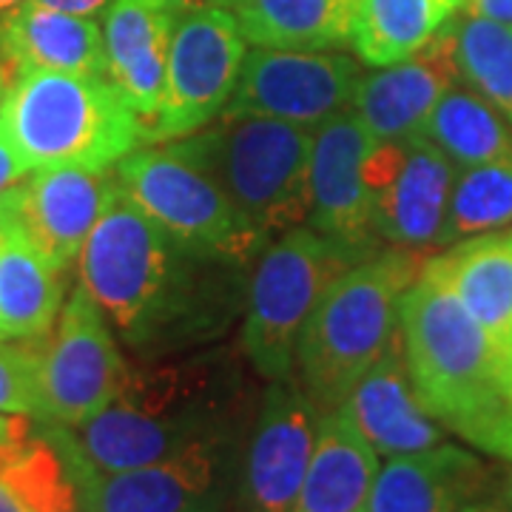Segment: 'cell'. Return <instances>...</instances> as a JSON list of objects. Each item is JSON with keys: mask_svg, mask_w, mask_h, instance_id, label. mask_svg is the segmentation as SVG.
<instances>
[{"mask_svg": "<svg viewBox=\"0 0 512 512\" xmlns=\"http://www.w3.org/2000/svg\"><path fill=\"white\" fill-rule=\"evenodd\" d=\"M151 3L171 12V15L185 12V9H197V6H225V0H151Z\"/></svg>", "mask_w": 512, "mask_h": 512, "instance_id": "cell-35", "label": "cell"}, {"mask_svg": "<svg viewBox=\"0 0 512 512\" xmlns=\"http://www.w3.org/2000/svg\"><path fill=\"white\" fill-rule=\"evenodd\" d=\"M342 407L384 458L421 453L444 444L441 424L421 407L410 382L399 336L356 382Z\"/></svg>", "mask_w": 512, "mask_h": 512, "instance_id": "cell-17", "label": "cell"}, {"mask_svg": "<svg viewBox=\"0 0 512 512\" xmlns=\"http://www.w3.org/2000/svg\"><path fill=\"white\" fill-rule=\"evenodd\" d=\"M461 512H512L507 501L501 498H476L473 504H467Z\"/></svg>", "mask_w": 512, "mask_h": 512, "instance_id": "cell-36", "label": "cell"}, {"mask_svg": "<svg viewBox=\"0 0 512 512\" xmlns=\"http://www.w3.org/2000/svg\"><path fill=\"white\" fill-rule=\"evenodd\" d=\"M399 342L421 407L481 453L512 461L507 348L424 265L399 305Z\"/></svg>", "mask_w": 512, "mask_h": 512, "instance_id": "cell-2", "label": "cell"}, {"mask_svg": "<svg viewBox=\"0 0 512 512\" xmlns=\"http://www.w3.org/2000/svg\"><path fill=\"white\" fill-rule=\"evenodd\" d=\"M185 512H222L220 504H200V507H194V510H185Z\"/></svg>", "mask_w": 512, "mask_h": 512, "instance_id": "cell-40", "label": "cell"}, {"mask_svg": "<svg viewBox=\"0 0 512 512\" xmlns=\"http://www.w3.org/2000/svg\"><path fill=\"white\" fill-rule=\"evenodd\" d=\"M128 365L106 313L80 285L63 302L55 328L37 350V419L77 427L123 390Z\"/></svg>", "mask_w": 512, "mask_h": 512, "instance_id": "cell-8", "label": "cell"}, {"mask_svg": "<svg viewBox=\"0 0 512 512\" xmlns=\"http://www.w3.org/2000/svg\"><path fill=\"white\" fill-rule=\"evenodd\" d=\"M373 143L353 109L333 114L313 131L308 225L359 254L376 251L373 191L365 171Z\"/></svg>", "mask_w": 512, "mask_h": 512, "instance_id": "cell-14", "label": "cell"}, {"mask_svg": "<svg viewBox=\"0 0 512 512\" xmlns=\"http://www.w3.org/2000/svg\"><path fill=\"white\" fill-rule=\"evenodd\" d=\"M512 225V154L456 168L439 245Z\"/></svg>", "mask_w": 512, "mask_h": 512, "instance_id": "cell-27", "label": "cell"}, {"mask_svg": "<svg viewBox=\"0 0 512 512\" xmlns=\"http://www.w3.org/2000/svg\"><path fill=\"white\" fill-rule=\"evenodd\" d=\"M225 447L197 444L180 456L120 473H100L57 450L69 461L80 512H185L200 504H220Z\"/></svg>", "mask_w": 512, "mask_h": 512, "instance_id": "cell-13", "label": "cell"}, {"mask_svg": "<svg viewBox=\"0 0 512 512\" xmlns=\"http://www.w3.org/2000/svg\"><path fill=\"white\" fill-rule=\"evenodd\" d=\"M507 365H510V384H512V345H507Z\"/></svg>", "mask_w": 512, "mask_h": 512, "instance_id": "cell-41", "label": "cell"}, {"mask_svg": "<svg viewBox=\"0 0 512 512\" xmlns=\"http://www.w3.org/2000/svg\"><path fill=\"white\" fill-rule=\"evenodd\" d=\"M37 350L40 339L0 342V413L37 419Z\"/></svg>", "mask_w": 512, "mask_h": 512, "instance_id": "cell-30", "label": "cell"}, {"mask_svg": "<svg viewBox=\"0 0 512 512\" xmlns=\"http://www.w3.org/2000/svg\"><path fill=\"white\" fill-rule=\"evenodd\" d=\"M461 83L453 43V20L421 52L402 63L379 66V72L362 74L350 109L376 143L407 140L421 134L430 111L447 89Z\"/></svg>", "mask_w": 512, "mask_h": 512, "instance_id": "cell-15", "label": "cell"}, {"mask_svg": "<svg viewBox=\"0 0 512 512\" xmlns=\"http://www.w3.org/2000/svg\"><path fill=\"white\" fill-rule=\"evenodd\" d=\"M421 134L456 168L512 154V123L467 86H453L430 111Z\"/></svg>", "mask_w": 512, "mask_h": 512, "instance_id": "cell-26", "label": "cell"}, {"mask_svg": "<svg viewBox=\"0 0 512 512\" xmlns=\"http://www.w3.org/2000/svg\"><path fill=\"white\" fill-rule=\"evenodd\" d=\"M20 3H26V0H0V18H3V15H9L12 9H18Z\"/></svg>", "mask_w": 512, "mask_h": 512, "instance_id": "cell-38", "label": "cell"}, {"mask_svg": "<svg viewBox=\"0 0 512 512\" xmlns=\"http://www.w3.org/2000/svg\"><path fill=\"white\" fill-rule=\"evenodd\" d=\"M6 72H3V66H0V111H3V100H6Z\"/></svg>", "mask_w": 512, "mask_h": 512, "instance_id": "cell-39", "label": "cell"}, {"mask_svg": "<svg viewBox=\"0 0 512 512\" xmlns=\"http://www.w3.org/2000/svg\"><path fill=\"white\" fill-rule=\"evenodd\" d=\"M217 180L242 222L265 239L308 222L313 128L274 117H217L171 140Z\"/></svg>", "mask_w": 512, "mask_h": 512, "instance_id": "cell-5", "label": "cell"}, {"mask_svg": "<svg viewBox=\"0 0 512 512\" xmlns=\"http://www.w3.org/2000/svg\"><path fill=\"white\" fill-rule=\"evenodd\" d=\"M507 504H510V510H512V476H510V484H507Z\"/></svg>", "mask_w": 512, "mask_h": 512, "instance_id": "cell-42", "label": "cell"}, {"mask_svg": "<svg viewBox=\"0 0 512 512\" xmlns=\"http://www.w3.org/2000/svg\"><path fill=\"white\" fill-rule=\"evenodd\" d=\"M37 6L57 9L66 15H80V18H97L100 12H106L114 0H32Z\"/></svg>", "mask_w": 512, "mask_h": 512, "instance_id": "cell-32", "label": "cell"}, {"mask_svg": "<svg viewBox=\"0 0 512 512\" xmlns=\"http://www.w3.org/2000/svg\"><path fill=\"white\" fill-rule=\"evenodd\" d=\"M424 268L456 293L495 342L512 345V225L461 239L450 251L424 259Z\"/></svg>", "mask_w": 512, "mask_h": 512, "instance_id": "cell-22", "label": "cell"}, {"mask_svg": "<svg viewBox=\"0 0 512 512\" xmlns=\"http://www.w3.org/2000/svg\"><path fill=\"white\" fill-rule=\"evenodd\" d=\"M319 407L293 379L271 382L256 413L239 481V512H288L311 464Z\"/></svg>", "mask_w": 512, "mask_h": 512, "instance_id": "cell-12", "label": "cell"}, {"mask_svg": "<svg viewBox=\"0 0 512 512\" xmlns=\"http://www.w3.org/2000/svg\"><path fill=\"white\" fill-rule=\"evenodd\" d=\"M379 467V453L348 410H328L319 419L311 464L288 512H365Z\"/></svg>", "mask_w": 512, "mask_h": 512, "instance_id": "cell-21", "label": "cell"}, {"mask_svg": "<svg viewBox=\"0 0 512 512\" xmlns=\"http://www.w3.org/2000/svg\"><path fill=\"white\" fill-rule=\"evenodd\" d=\"M0 134L29 171L114 168L140 148L143 126L111 77L23 69L9 77Z\"/></svg>", "mask_w": 512, "mask_h": 512, "instance_id": "cell-4", "label": "cell"}, {"mask_svg": "<svg viewBox=\"0 0 512 512\" xmlns=\"http://www.w3.org/2000/svg\"><path fill=\"white\" fill-rule=\"evenodd\" d=\"M456 165L424 134L404 140L396 174L373 194V237L390 248L439 245Z\"/></svg>", "mask_w": 512, "mask_h": 512, "instance_id": "cell-16", "label": "cell"}, {"mask_svg": "<svg viewBox=\"0 0 512 512\" xmlns=\"http://www.w3.org/2000/svg\"><path fill=\"white\" fill-rule=\"evenodd\" d=\"M0 512H26L18 504V498L9 493V487L3 481H0Z\"/></svg>", "mask_w": 512, "mask_h": 512, "instance_id": "cell-37", "label": "cell"}, {"mask_svg": "<svg viewBox=\"0 0 512 512\" xmlns=\"http://www.w3.org/2000/svg\"><path fill=\"white\" fill-rule=\"evenodd\" d=\"M413 251L365 256L339 276L316 302L299 336V384L328 413L342 407L350 390L399 336V305L421 274Z\"/></svg>", "mask_w": 512, "mask_h": 512, "instance_id": "cell-3", "label": "cell"}, {"mask_svg": "<svg viewBox=\"0 0 512 512\" xmlns=\"http://www.w3.org/2000/svg\"><path fill=\"white\" fill-rule=\"evenodd\" d=\"M365 256L311 225L293 228L262 251L245 293L239 336L242 353L262 379H293L299 336L316 302Z\"/></svg>", "mask_w": 512, "mask_h": 512, "instance_id": "cell-6", "label": "cell"}, {"mask_svg": "<svg viewBox=\"0 0 512 512\" xmlns=\"http://www.w3.org/2000/svg\"><path fill=\"white\" fill-rule=\"evenodd\" d=\"M0 481L26 512H80L69 461L49 436L23 441L0 470Z\"/></svg>", "mask_w": 512, "mask_h": 512, "instance_id": "cell-29", "label": "cell"}, {"mask_svg": "<svg viewBox=\"0 0 512 512\" xmlns=\"http://www.w3.org/2000/svg\"><path fill=\"white\" fill-rule=\"evenodd\" d=\"M29 439V416L0 413V450Z\"/></svg>", "mask_w": 512, "mask_h": 512, "instance_id": "cell-34", "label": "cell"}, {"mask_svg": "<svg viewBox=\"0 0 512 512\" xmlns=\"http://www.w3.org/2000/svg\"><path fill=\"white\" fill-rule=\"evenodd\" d=\"M464 9V0H353L350 49L367 66H390L421 52Z\"/></svg>", "mask_w": 512, "mask_h": 512, "instance_id": "cell-24", "label": "cell"}, {"mask_svg": "<svg viewBox=\"0 0 512 512\" xmlns=\"http://www.w3.org/2000/svg\"><path fill=\"white\" fill-rule=\"evenodd\" d=\"M171 20L174 15L151 0H114L103 23L109 77L140 117L143 140L165 103Z\"/></svg>", "mask_w": 512, "mask_h": 512, "instance_id": "cell-18", "label": "cell"}, {"mask_svg": "<svg viewBox=\"0 0 512 512\" xmlns=\"http://www.w3.org/2000/svg\"><path fill=\"white\" fill-rule=\"evenodd\" d=\"M117 194L114 168L49 165L29 171L15 185L0 200V214L52 268L66 274Z\"/></svg>", "mask_w": 512, "mask_h": 512, "instance_id": "cell-11", "label": "cell"}, {"mask_svg": "<svg viewBox=\"0 0 512 512\" xmlns=\"http://www.w3.org/2000/svg\"><path fill=\"white\" fill-rule=\"evenodd\" d=\"M63 311V271L0 214V342L43 339Z\"/></svg>", "mask_w": 512, "mask_h": 512, "instance_id": "cell-23", "label": "cell"}, {"mask_svg": "<svg viewBox=\"0 0 512 512\" xmlns=\"http://www.w3.org/2000/svg\"><path fill=\"white\" fill-rule=\"evenodd\" d=\"M458 77L512 123V26L481 15L453 20Z\"/></svg>", "mask_w": 512, "mask_h": 512, "instance_id": "cell-28", "label": "cell"}, {"mask_svg": "<svg viewBox=\"0 0 512 512\" xmlns=\"http://www.w3.org/2000/svg\"><path fill=\"white\" fill-rule=\"evenodd\" d=\"M114 174L120 194L202 254L242 265L265 245L242 222L217 180L177 143L134 148L114 165Z\"/></svg>", "mask_w": 512, "mask_h": 512, "instance_id": "cell-7", "label": "cell"}, {"mask_svg": "<svg viewBox=\"0 0 512 512\" xmlns=\"http://www.w3.org/2000/svg\"><path fill=\"white\" fill-rule=\"evenodd\" d=\"M359 80V63L342 52L254 46L220 117H274L316 131L333 114L350 109Z\"/></svg>", "mask_w": 512, "mask_h": 512, "instance_id": "cell-10", "label": "cell"}, {"mask_svg": "<svg viewBox=\"0 0 512 512\" xmlns=\"http://www.w3.org/2000/svg\"><path fill=\"white\" fill-rule=\"evenodd\" d=\"M464 9L470 15H481V18L512 26V0H464Z\"/></svg>", "mask_w": 512, "mask_h": 512, "instance_id": "cell-33", "label": "cell"}, {"mask_svg": "<svg viewBox=\"0 0 512 512\" xmlns=\"http://www.w3.org/2000/svg\"><path fill=\"white\" fill-rule=\"evenodd\" d=\"M0 57L9 74L23 69L109 77L103 29L94 18L20 3L0 18Z\"/></svg>", "mask_w": 512, "mask_h": 512, "instance_id": "cell-20", "label": "cell"}, {"mask_svg": "<svg viewBox=\"0 0 512 512\" xmlns=\"http://www.w3.org/2000/svg\"><path fill=\"white\" fill-rule=\"evenodd\" d=\"M234 265L171 237L126 194H117L77 256L80 288L140 353L208 339L222 296L217 268Z\"/></svg>", "mask_w": 512, "mask_h": 512, "instance_id": "cell-1", "label": "cell"}, {"mask_svg": "<svg viewBox=\"0 0 512 512\" xmlns=\"http://www.w3.org/2000/svg\"><path fill=\"white\" fill-rule=\"evenodd\" d=\"M29 174L26 163L18 157V151L6 143V137L0 134V200L15 188V185Z\"/></svg>", "mask_w": 512, "mask_h": 512, "instance_id": "cell-31", "label": "cell"}, {"mask_svg": "<svg viewBox=\"0 0 512 512\" xmlns=\"http://www.w3.org/2000/svg\"><path fill=\"white\" fill-rule=\"evenodd\" d=\"M487 467L456 444L393 456L379 467L365 512H461L481 498Z\"/></svg>", "mask_w": 512, "mask_h": 512, "instance_id": "cell-19", "label": "cell"}, {"mask_svg": "<svg viewBox=\"0 0 512 512\" xmlns=\"http://www.w3.org/2000/svg\"><path fill=\"white\" fill-rule=\"evenodd\" d=\"M222 9L259 49H336L348 43L353 0H225Z\"/></svg>", "mask_w": 512, "mask_h": 512, "instance_id": "cell-25", "label": "cell"}, {"mask_svg": "<svg viewBox=\"0 0 512 512\" xmlns=\"http://www.w3.org/2000/svg\"><path fill=\"white\" fill-rule=\"evenodd\" d=\"M245 37L222 6L177 12L168 40L165 103L146 143H171L211 126L231 103L245 63Z\"/></svg>", "mask_w": 512, "mask_h": 512, "instance_id": "cell-9", "label": "cell"}]
</instances>
